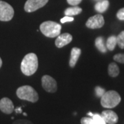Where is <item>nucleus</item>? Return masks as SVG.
I'll return each mask as SVG.
<instances>
[{"instance_id":"nucleus-1","label":"nucleus","mask_w":124,"mask_h":124,"mask_svg":"<svg viewBox=\"0 0 124 124\" xmlns=\"http://www.w3.org/2000/svg\"><path fill=\"white\" fill-rule=\"evenodd\" d=\"M38 68V58L35 53H28L21 63V70L26 76L35 74Z\"/></svg>"},{"instance_id":"nucleus-2","label":"nucleus","mask_w":124,"mask_h":124,"mask_svg":"<svg viewBox=\"0 0 124 124\" xmlns=\"http://www.w3.org/2000/svg\"><path fill=\"white\" fill-rule=\"evenodd\" d=\"M40 31L47 37L54 38L60 35L62 26L57 22L52 21H47L40 25Z\"/></svg>"},{"instance_id":"nucleus-3","label":"nucleus","mask_w":124,"mask_h":124,"mask_svg":"<svg viewBox=\"0 0 124 124\" xmlns=\"http://www.w3.org/2000/svg\"><path fill=\"white\" fill-rule=\"evenodd\" d=\"M17 96L22 100L35 103L39 99V95L35 89L31 85H23L17 90Z\"/></svg>"},{"instance_id":"nucleus-4","label":"nucleus","mask_w":124,"mask_h":124,"mask_svg":"<svg viewBox=\"0 0 124 124\" xmlns=\"http://www.w3.org/2000/svg\"><path fill=\"white\" fill-rule=\"evenodd\" d=\"M119 94L115 90H110L103 94L101 99V104L103 107L107 108H112L121 102Z\"/></svg>"},{"instance_id":"nucleus-5","label":"nucleus","mask_w":124,"mask_h":124,"mask_svg":"<svg viewBox=\"0 0 124 124\" xmlns=\"http://www.w3.org/2000/svg\"><path fill=\"white\" fill-rule=\"evenodd\" d=\"M13 8L7 2L0 0V21L9 22L14 17Z\"/></svg>"},{"instance_id":"nucleus-6","label":"nucleus","mask_w":124,"mask_h":124,"mask_svg":"<svg viewBox=\"0 0 124 124\" xmlns=\"http://www.w3.org/2000/svg\"><path fill=\"white\" fill-rule=\"evenodd\" d=\"M43 88L48 93H54L57 90V84L55 79L49 75H44L41 78Z\"/></svg>"},{"instance_id":"nucleus-7","label":"nucleus","mask_w":124,"mask_h":124,"mask_svg":"<svg viewBox=\"0 0 124 124\" xmlns=\"http://www.w3.org/2000/svg\"><path fill=\"white\" fill-rule=\"evenodd\" d=\"M48 0H27L24 5V10L27 13H32L44 7Z\"/></svg>"},{"instance_id":"nucleus-8","label":"nucleus","mask_w":124,"mask_h":124,"mask_svg":"<svg viewBox=\"0 0 124 124\" xmlns=\"http://www.w3.org/2000/svg\"><path fill=\"white\" fill-rule=\"evenodd\" d=\"M105 23L104 18L101 15L98 14L93 17H90L85 23V26L90 29L101 28Z\"/></svg>"},{"instance_id":"nucleus-9","label":"nucleus","mask_w":124,"mask_h":124,"mask_svg":"<svg viewBox=\"0 0 124 124\" xmlns=\"http://www.w3.org/2000/svg\"><path fill=\"white\" fill-rule=\"evenodd\" d=\"M0 110L5 114H11L14 111L13 101L7 97L2 98L0 100Z\"/></svg>"},{"instance_id":"nucleus-10","label":"nucleus","mask_w":124,"mask_h":124,"mask_svg":"<svg viewBox=\"0 0 124 124\" xmlns=\"http://www.w3.org/2000/svg\"><path fill=\"white\" fill-rule=\"evenodd\" d=\"M72 40V36L69 33H63L57 36V39L55 40V46L61 48L62 47L70 44Z\"/></svg>"},{"instance_id":"nucleus-11","label":"nucleus","mask_w":124,"mask_h":124,"mask_svg":"<svg viewBox=\"0 0 124 124\" xmlns=\"http://www.w3.org/2000/svg\"><path fill=\"white\" fill-rule=\"evenodd\" d=\"M101 116L106 121V123L108 124H116L119 120L117 115L112 110L103 111Z\"/></svg>"},{"instance_id":"nucleus-12","label":"nucleus","mask_w":124,"mask_h":124,"mask_svg":"<svg viewBox=\"0 0 124 124\" xmlns=\"http://www.w3.org/2000/svg\"><path fill=\"white\" fill-rule=\"evenodd\" d=\"M81 50L80 48L75 47L71 50L70 59L69 61V66L71 68H74L75 66L76 63L81 55Z\"/></svg>"},{"instance_id":"nucleus-13","label":"nucleus","mask_w":124,"mask_h":124,"mask_svg":"<svg viewBox=\"0 0 124 124\" xmlns=\"http://www.w3.org/2000/svg\"><path fill=\"white\" fill-rule=\"evenodd\" d=\"M81 12H82V9L80 7L75 6L74 7H70V8H68L67 9H66L64 11V14L66 16L72 17V16L77 15L81 13Z\"/></svg>"},{"instance_id":"nucleus-14","label":"nucleus","mask_w":124,"mask_h":124,"mask_svg":"<svg viewBox=\"0 0 124 124\" xmlns=\"http://www.w3.org/2000/svg\"><path fill=\"white\" fill-rule=\"evenodd\" d=\"M108 6H109V1L108 0H104L102 1L97 2L95 4L94 8L99 13H104L108 9Z\"/></svg>"},{"instance_id":"nucleus-15","label":"nucleus","mask_w":124,"mask_h":124,"mask_svg":"<svg viewBox=\"0 0 124 124\" xmlns=\"http://www.w3.org/2000/svg\"><path fill=\"white\" fill-rule=\"evenodd\" d=\"M108 74L112 77H116L119 74V68L115 63H111L108 66Z\"/></svg>"},{"instance_id":"nucleus-16","label":"nucleus","mask_w":124,"mask_h":124,"mask_svg":"<svg viewBox=\"0 0 124 124\" xmlns=\"http://www.w3.org/2000/svg\"><path fill=\"white\" fill-rule=\"evenodd\" d=\"M95 46L97 49L101 53H106L107 51L106 46L104 45V40L102 37H99L95 40Z\"/></svg>"},{"instance_id":"nucleus-17","label":"nucleus","mask_w":124,"mask_h":124,"mask_svg":"<svg viewBox=\"0 0 124 124\" xmlns=\"http://www.w3.org/2000/svg\"><path fill=\"white\" fill-rule=\"evenodd\" d=\"M116 44H117L116 37H115V36H110L107 40L106 48L109 50L112 51V50H113L115 48V46Z\"/></svg>"},{"instance_id":"nucleus-18","label":"nucleus","mask_w":124,"mask_h":124,"mask_svg":"<svg viewBox=\"0 0 124 124\" xmlns=\"http://www.w3.org/2000/svg\"><path fill=\"white\" fill-rule=\"evenodd\" d=\"M116 42L120 48L124 49V31L121 32L116 37Z\"/></svg>"},{"instance_id":"nucleus-19","label":"nucleus","mask_w":124,"mask_h":124,"mask_svg":"<svg viewBox=\"0 0 124 124\" xmlns=\"http://www.w3.org/2000/svg\"><path fill=\"white\" fill-rule=\"evenodd\" d=\"M93 119L95 124H106V121L102 118L101 116L99 115V114L93 115Z\"/></svg>"},{"instance_id":"nucleus-20","label":"nucleus","mask_w":124,"mask_h":124,"mask_svg":"<svg viewBox=\"0 0 124 124\" xmlns=\"http://www.w3.org/2000/svg\"><path fill=\"white\" fill-rule=\"evenodd\" d=\"M114 60L121 63H124V54H116L114 56Z\"/></svg>"},{"instance_id":"nucleus-21","label":"nucleus","mask_w":124,"mask_h":124,"mask_svg":"<svg viewBox=\"0 0 124 124\" xmlns=\"http://www.w3.org/2000/svg\"><path fill=\"white\" fill-rule=\"evenodd\" d=\"M81 124H95L93 118L90 117H83L81 119Z\"/></svg>"},{"instance_id":"nucleus-22","label":"nucleus","mask_w":124,"mask_h":124,"mask_svg":"<svg viewBox=\"0 0 124 124\" xmlns=\"http://www.w3.org/2000/svg\"><path fill=\"white\" fill-rule=\"evenodd\" d=\"M95 91H96V94H97V95L98 97H102V96H103V94L106 93L104 89L101 88V87H99V86L96 87V88H95Z\"/></svg>"},{"instance_id":"nucleus-23","label":"nucleus","mask_w":124,"mask_h":124,"mask_svg":"<svg viewBox=\"0 0 124 124\" xmlns=\"http://www.w3.org/2000/svg\"><path fill=\"white\" fill-rule=\"evenodd\" d=\"M13 124H34L31 121L26 119H19L15 121Z\"/></svg>"},{"instance_id":"nucleus-24","label":"nucleus","mask_w":124,"mask_h":124,"mask_svg":"<svg viewBox=\"0 0 124 124\" xmlns=\"http://www.w3.org/2000/svg\"><path fill=\"white\" fill-rule=\"evenodd\" d=\"M116 17L120 20H124V8L120 9L116 13Z\"/></svg>"},{"instance_id":"nucleus-25","label":"nucleus","mask_w":124,"mask_h":124,"mask_svg":"<svg viewBox=\"0 0 124 124\" xmlns=\"http://www.w3.org/2000/svg\"><path fill=\"white\" fill-rule=\"evenodd\" d=\"M82 0H67V2L71 6H77L81 2Z\"/></svg>"},{"instance_id":"nucleus-26","label":"nucleus","mask_w":124,"mask_h":124,"mask_svg":"<svg viewBox=\"0 0 124 124\" xmlns=\"http://www.w3.org/2000/svg\"><path fill=\"white\" fill-rule=\"evenodd\" d=\"M74 20V18L72 17H69V16H66L61 19V23H64L68 22H72Z\"/></svg>"},{"instance_id":"nucleus-27","label":"nucleus","mask_w":124,"mask_h":124,"mask_svg":"<svg viewBox=\"0 0 124 124\" xmlns=\"http://www.w3.org/2000/svg\"><path fill=\"white\" fill-rule=\"evenodd\" d=\"M1 66H2V60H1V59L0 57V68H1Z\"/></svg>"},{"instance_id":"nucleus-28","label":"nucleus","mask_w":124,"mask_h":124,"mask_svg":"<svg viewBox=\"0 0 124 124\" xmlns=\"http://www.w3.org/2000/svg\"><path fill=\"white\" fill-rule=\"evenodd\" d=\"M88 115H90V116H93V113H91V112H89Z\"/></svg>"}]
</instances>
